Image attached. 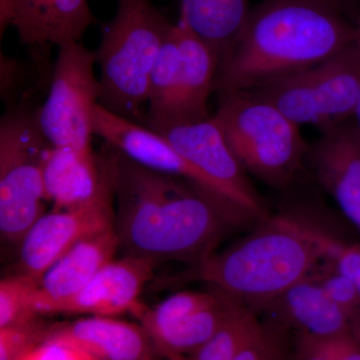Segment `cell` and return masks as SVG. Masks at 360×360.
<instances>
[{"instance_id":"cell-27","label":"cell","mask_w":360,"mask_h":360,"mask_svg":"<svg viewBox=\"0 0 360 360\" xmlns=\"http://www.w3.org/2000/svg\"><path fill=\"white\" fill-rule=\"evenodd\" d=\"M285 333L271 322H260L231 360H285Z\"/></svg>"},{"instance_id":"cell-20","label":"cell","mask_w":360,"mask_h":360,"mask_svg":"<svg viewBox=\"0 0 360 360\" xmlns=\"http://www.w3.org/2000/svg\"><path fill=\"white\" fill-rule=\"evenodd\" d=\"M250 11L248 0H181L179 20L220 60L243 32Z\"/></svg>"},{"instance_id":"cell-21","label":"cell","mask_w":360,"mask_h":360,"mask_svg":"<svg viewBox=\"0 0 360 360\" xmlns=\"http://www.w3.org/2000/svg\"><path fill=\"white\" fill-rule=\"evenodd\" d=\"M219 293V302L212 307L148 330L165 359L184 360V354L193 355L219 330L232 302Z\"/></svg>"},{"instance_id":"cell-30","label":"cell","mask_w":360,"mask_h":360,"mask_svg":"<svg viewBox=\"0 0 360 360\" xmlns=\"http://www.w3.org/2000/svg\"><path fill=\"white\" fill-rule=\"evenodd\" d=\"M317 1L335 7L355 23L359 20L360 9L357 8L355 0H317Z\"/></svg>"},{"instance_id":"cell-33","label":"cell","mask_w":360,"mask_h":360,"mask_svg":"<svg viewBox=\"0 0 360 360\" xmlns=\"http://www.w3.org/2000/svg\"><path fill=\"white\" fill-rule=\"evenodd\" d=\"M357 27V37H356V45L357 49H359V54H360V25L356 23ZM355 117H356V125L359 127V130L360 132V89H359V103H357L356 110H355Z\"/></svg>"},{"instance_id":"cell-12","label":"cell","mask_w":360,"mask_h":360,"mask_svg":"<svg viewBox=\"0 0 360 360\" xmlns=\"http://www.w3.org/2000/svg\"><path fill=\"white\" fill-rule=\"evenodd\" d=\"M94 134L142 167L186 180L240 224L212 182L180 155L165 135L111 112L99 103L94 110Z\"/></svg>"},{"instance_id":"cell-24","label":"cell","mask_w":360,"mask_h":360,"mask_svg":"<svg viewBox=\"0 0 360 360\" xmlns=\"http://www.w3.org/2000/svg\"><path fill=\"white\" fill-rule=\"evenodd\" d=\"M293 360H360V345L350 329L326 336L296 333Z\"/></svg>"},{"instance_id":"cell-11","label":"cell","mask_w":360,"mask_h":360,"mask_svg":"<svg viewBox=\"0 0 360 360\" xmlns=\"http://www.w3.org/2000/svg\"><path fill=\"white\" fill-rule=\"evenodd\" d=\"M110 174L96 200L72 210L44 213L20 241L18 272L39 281L45 271L80 239L115 224V149Z\"/></svg>"},{"instance_id":"cell-15","label":"cell","mask_w":360,"mask_h":360,"mask_svg":"<svg viewBox=\"0 0 360 360\" xmlns=\"http://www.w3.org/2000/svg\"><path fill=\"white\" fill-rule=\"evenodd\" d=\"M316 179L360 231V132L347 120L322 131L311 149Z\"/></svg>"},{"instance_id":"cell-2","label":"cell","mask_w":360,"mask_h":360,"mask_svg":"<svg viewBox=\"0 0 360 360\" xmlns=\"http://www.w3.org/2000/svg\"><path fill=\"white\" fill-rule=\"evenodd\" d=\"M356 37V23L323 2L262 0L220 58L213 90L262 89L330 58Z\"/></svg>"},{"instance_id":"cell-31","label":"cell","mask_w":360,"mask_h":360,"mask_svg":"<svg viewBox=\"0 0 360 360\" xmlns=\"http://www.w3.org/2000/svg\"><path fill=\"white\" fill-rule=\"evenodd\" d=\"M13 0H0V35L4 37L7 28L11 26Z\"/></svg>"},{"instance_id":"cell-9","label":"cell","mask_w":360,"mask_h":360,"mask_svg":"<svg viewBox=\"0 0 360 360\" xmlns=\"http://www.w3.org/2000/svg\"><path fill=\"white\" fill-rule=\"evenodd\" d=\"M58 47L49 96L37 110V122L52 146L92 151L94 115L101 96L96 54L79 41Z\"/></svg>"},{"instance_id":"cell-3","label":"cell","mask_w":360,"mask_h":360,"mask_svg":"<svg viewBox=\"0 0 360 360\" xmlns=\"http://www.w3.org/2000/svg\"><path fill=\"white\" fill-rule=\"evenodd\" d=\"M321 260L307 219L283 214L260 220L245 238L203 259L195 272L213 290L258 314Z\"/></svg>"},{"instance_id":"cell-14","label":"cell","mask_w":360,"mask_h":360,"mask_svg":"<svg viewBox=\"0 0 360 360\" xmlns=\"http://www.w3.org/2000/svg\"><path fill=\"white\" fill-rule=\"evenodd\" d=\"M156 264L146 258L123 255L99 270L79 292L49 309L47 314L115 316L131 312Z\"/></svg>"},{"instance_id":"cell-13","label":"cell","mask_w":360,"mask_h":360,"mask_svg":"<svg viewBox=\"0 0 360 360\" xmlns=\"http://www.w3.org/2000/svg\"><path fill=\"white\" fill-rule=\"evenodd\" d=\"M44 341H58L90 360H162L153 336L141 323L112 316H86L51 324Z\"/></svg>"},{"instance_id":"cell-34","label":"cell","mask_w":360,"mask_h":360,"mask_svg":"<svg viewBox=\"0 0 360 360\" xmlns=\"http://www.w3.org/2000/svg\"><path fill=\"white\" fill-rule=\"evenodd\" d=\"M356 23H359V25H360V15H359V20H357V22H356Z\"/></svg>"},{"instance_id":"cell-5","label":"cell","mask_w":360,"mask_h":360,"mask_svg":"<svg viewBox=\"0 0 360 360\" xmlns=\"http://www.w3.org/2000/svg\"><path fill=\"white\" fill-rule=\"evenodd\" d=\"M246 172L269 186H288L307 153L300 125L248 92L220 96L212 116Z\"/></svg>"},{"instance_id":"cell-4","label":"cell","mask_w":360,"mask_h":360,"mask_svg":"<svg viewBox=\"0 0 360 360\" xmlns=\"http://www.w3.org/2000/svg\"><path fill=\"white\" fill-rule=\"evenodd\" d=\"M94 51L101 68L99 104L137 122L148 103L149 82L161 47L174 27L153 0H116Z\"/></svg>"},{"instance_id":"cell-1","label":"cell","mask_w":360,"mask_h":360,"mask_svg":"<svg viewBox=\"0 0 360 360\" xmlns=\"http://www.w3.org/2000/svg\"><path fill=\"white\" fill-rule=\"evenodd\" d=\"M113 225L125 255L198 264L236 224L186 180L142 167L115 148Z\"/></svg>"},{"instance_id":"cell-29","label":"cell","mask_w":360,"mask_h":360,"mask_svg":"<svg viewBox=\"0 0 360 360\" xmlns=\"http://www.w3.org/2000/svg\"><path fill=\"white\" fill-rule=\"evenodd\" d=\"M22 360H90L65 343L58 341H42L30 350Z\"/></svg>"},{"instance_id":"cell-8","label":"cell","mask_w":360,"mask_h":360,"mask_svg":"<svg viewBox=\"0 0 360 360\" xmlns=\"http://www.w3.org/2000/svg\"><path fill=\"white\" fill-rule=\"evenodd\" d=\"M359 89L360 54L354 42L319 65L248 94L272 104L295 124L326 131L355 115Z\"/></svg>"},{"instance_id":"cell-28","label":"cell","mask_w":360,"mask_h":360,"mask_svg":"<svg viewBox=\"0 0 360 360\" xmlns=\"http://www.w3.org/2000/svg\"><path fill=\"white\" fill-rule=\"evenodd\" d=\"M46 326L37 319L20 326L0 328V360H22L44 341Z\"/></svg>"},{"instance_id":"cell-18","label":"cell","mask_w":360,"mask_h":360,"mask_svg":"<svg viewBox=\"0 0 360 360\" xmlns=\"http://www.w3.org/2000/svg\"><path fill=\"white\" fill-rule=\"evenodd\" d=\"M94 22L87 0H13L11 26L35 49L79 41Z\"/></svg>"},{"instance_id":"cell-23","label":"cell","mask_w":360,"mask_h":360,"mask_svg":"<svg viewBox=\"0 0 360 360\" xmlns=\"http://www.w3.org/2000/svg\"><path fill=\"white\" fill-rule=\"evenodd\" d=\"M39 281L15 274L0 283V328L20 326L39 319L37 296Z\"/></svg>"},{"instance_id":"cell-22","label":"cell","mask_w":360,"mask_h":360,"mask_svg":"<svg viewBox=\"0 0 360 360\" xmlns=\"http://www.w3.org/2000/svg\"><path fill=\"white\" fill-rule=\"evenodd\" d=\"M220 293L213 290L203 291H180L168 296L155 307L137 304L132 314L148 330L184 319L196 312L212 307L219 302Z\"/></svg>"},{"instance_id":"cell-7","label":"cell","mask_w":360,"mask_h":360,"mask_svg":"<svg viewBox=\"0 0 360 360\" xmlns=\"http://www.w3.org/2000/svg\"><path fill=\"white\" fill-rule=\"evenodd\" d=\"M52 146L37 110L15 106L0 120V232L20 243L44 214V168Z\"/></svg>"},{"instance_id":"cell-19","label":"cell","mask_w":360,"mask_h":360,"mask_svg":"<svg viewBox=\"0 0 360 360\" xmlns=\"http://www.w3.org/2000/svg\"><path fill=\"white\" fill-rule=\"evenodd\" d=\"M267 321L288 331L326 336L349 330L350 319L319 283L305 277L260 310Z\"/></svg>"},{"instance_id":"cell-6","label":"cell","mask_w":360,"mask_h":360,"mask_svg":"<svg viewBox=\"0 0 360 360\" xmlns=\"http://www.w3.org/2000/svg\"><path fill=\"white\" fill-rule=\"evenodd\" d=\"M219 58L181 20L174 23L150 75L149 129L158 134L208 120V97L214 87Z\"/></svg>"},{"instance_id":"cell-16","label":"cell","mask_w":360,"mask_h":360,"mask_svg":"<svg viewBox=\"0 0 360 360\" xmlns=\"http://www.w3.org/2000/svg\"><path fill=\"white\" fill-rule=\"evenodd\" d=\"M110 174V148L101 155L92 151L52 146L44 168L45 198L52 210L89 205L101 193Z\"/></svg>"},{"instance_id":"cell-26","label":"cell","mask_w":360,"mask_h":360,"mask_svg":"<svg viewBox=\"0 0 360 360\" xmlns=\"http://www.w3.org/2000/svg\"><path fill=\"white\" fill-rule=\"evenodd\" d=\"M310 276L321 285L326 295L347 314L350 321L355 314H359V288L333 265L321 260Z\"/></svg>"},{"instance_id":"cell-25","label":"cell","mask_w":360,"mask_h":360,"mask_svg":"<svg viewBox=\"0 0 360 360\" xmlns=\"http://www.w3.org/2000/svg\"><path fill=\"white\" fill-rule=\"evenodd\" d=\"M307 224L321 259L342 272L360 290V243H342L314 222L307 219Z\"/></svg>"},{"instance_id":"cell-10","label":"cell","mask_w":360,"mask_h":360,"mask_svg":"<svg viewBox=\"0 0 360 360\" xmlns=\"http://www.w3.org/2000/svg\"><path fill=\"white\" fill-rule=\"evenodd\" d=\"M160 134L212 182L239 224L260 221L267 217L264 201L213 117L174 127Z\"/></svg>"},{"instance_id":"cell-32","label":"cell","mask_w":360,"mask_h":360,"mask_svg":"<svg viewBox=\"0 0 360 360\" xmlns=\"http://www.w3.org/2000/svg\"><path fill=\"white\" fill-rule=\"evenodd\" d=\"M349 329L350 333L360 345V311L352 317V321H350Z\"/></svg>"},{"instance_id":"cell-17","label":"cell","mask_w":360,"mask_h":360,"mask_svg":"<svg viewBox=\"0 0 360 360\" xmlns=\"http://www.w3.org/2000/svg\"><path fill=\"white\" fill-rule=\"evenodd\" d=\"M120 241L115 225L80 239L45 271L37 296V314L79 292L94 276L115 258Z\"/></svg>"}]
</instances>
